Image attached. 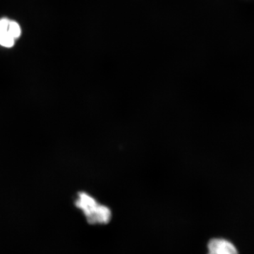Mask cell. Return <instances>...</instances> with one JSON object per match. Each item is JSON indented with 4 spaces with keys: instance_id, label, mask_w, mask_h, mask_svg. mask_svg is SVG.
Segmentation results:
<instances>
[{
    "instance_id": "6da1fadb",
    "label": "cell",
    "mask_w": 254,
    "mask_h": 254,
    "mask_svg": "<svg viewBox=\"0 0 254 254\" xmlns=\"http://www.w3.org/2000/svg\"><path fill=\"white\" fill-rule=\"evenodd\" d=\"M75 205L83 212L90 225H108L113 218V212L86 192H79Z\"/></svg>"
},
{
    "instance_id": "3957f363",
    "label": "cell",
    "mask_w": 254,
    "mask_h": 254,
    "mask_svg": "<svg viewBox=\"0 0 254 254\" xmlns=\"http://www.w3.org/2000/svg\"><path fill=\"white\" fill-rule=\"evenodd\" d=\"M207 254H239L236 247L223 238L211 239L207 245Z\"/></svg>"
},
{
    "instance_id": "7a4b0ae2",
    "label": "cell",
    "mask_w": 254,
    "mask_h": 254,
    "mask_svg": "<svg viewBox=\"0 0 254 254\" xmlns=\"http://www.w3.org/2000/svg\"><path fill=\"white\" fill-rule=\"evenodd\" d=\"M21 33V27L16 21L7 18L0 19V46L11 48Z\"/></svg>"
}]
</instances>
